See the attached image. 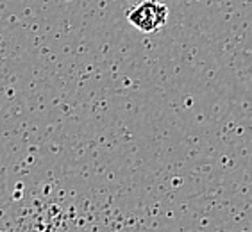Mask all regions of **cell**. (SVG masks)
Returning a JSON list of instances; mask_svg holds the SVG:
<instances>
[{
	"label": "cell",
	"instance_id": "cell-1",
	"mask_svg": "<svg viewBox=\"0 0 252 232\" xmlns=\"http://www.w3.org/2000/svg\"><path fill=\"white\" fill-rule=\"evenodd\" d=\"M127 20L132 27H136L141 32L152 34L159 30L163 25H166L168 7L159 0H143L129 11Z\"/></svg>",
	"mask_w": 252,
	"mask_h": 232
}]
</instances>
